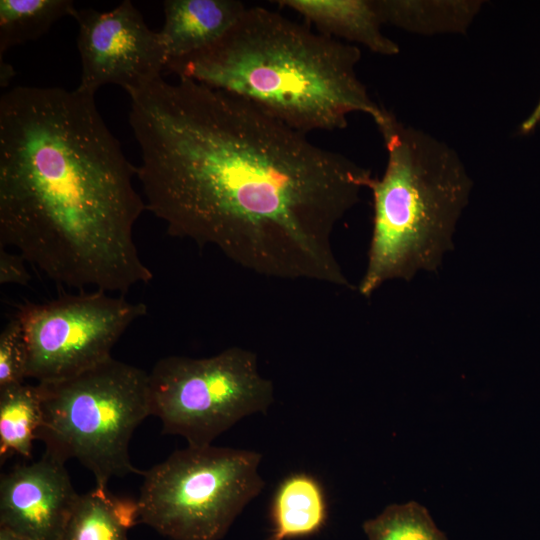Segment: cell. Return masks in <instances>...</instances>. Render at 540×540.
<instances>
[{"label":"cell","instance_id":"cell-8","mask_svg":"<svg viewBox=\"0 0 540 540\" xmlns=\"http://www.w3.org/2000/svg\"><path fill=\"white\" fill-rule=\"evenodd\" d=\"M147 312L144 303L101 290L26 302L16 316L27 343V378L57 381L103 363L124 332Z\"/></svg>","mask_w":540,"mask_h":540},{"label":"cell","instance_id":"cell-21","mask_svg":"<svg viewBox=\"0 0 540 540\" xmlns=\"http://www.w3.org/2000/svg\"><path fill=\"white\" fill-rule=\"evenodd\" d=\"M540 123V98L529 116L522 122L521 133L528 134Z\"/></svg>","mask_w":540,"mask_h":540},{"label":"cell","instance_id":"cell-11","mask_svg":"<svg viewBox=\"0 0 540 540\" xmlns=\"http://www.w3.org/2000/svg\"><path fill=\"white\" fill-rule=\"evenodd\" d=\"M246 8L237 0L164 1V25L158 32L166 50L167 64L215 45L237 23Z\"/></svg>","mask_w":540,"mask_h":540},{"label":"cell","instance_id":"cell-15","mask_svg":"<svg viewBox=\"0 0 540 540\" xmlns=\"http://www.w3.org/2000/svg\"><path fill=\"white\" fill-rule=\"evenodd\" d=\"M383 24L430 35L462 33L478 13L479 1L375 0Z\"/></svg>","mask_w":540,"mask_h":540},{"label":"cell","instance_id":"cell-10","mask_svg":"<svg viewBox=\"0 0 540 540\" xmlns=\"http://www.w3.org/2000/svg\"><path fill=\"white\" fill-rule=\"evenodd\" d=\"M79 494L64 463L45 453L0 479V527L29 540H60Z\"/></svg>","mask_w":540,"mask_h":540},{"label":"cell","instance_id":"cell-6","mask_svg":"<svg viewBox=\"0 0 540 540\" xmlns=\"http://www.w3.org/2000/svg\"><path fill=\"white\" fill-rule=\"evenodd\" d=\"M259 452L190 446L144 472L139 522L171 540H221L264 488Z\"/></svg>","mask_w":540,"mask_h":540},{"label":"cell","instance_id":"cell-23","mask_svg":"<svg viewBox=\"0 0 540 540\" xmlns=\"http://www.w3.org/2000/svg\"><path fill=\"white\" fill-rule=\"evenodd\" d=\"M0 540H29L7 528L0 527Z\"/></svg>","mask_w":540,"mask_h":540},{"label":"cell","instance_id":"cell-1","mask_svg":"<svg viewBox=\"0 0 540 540\" xmlns=\"http://www.w3.org/2000/svg\"><path fill=\"white\" fill-rule=\"evenodd\" d=\"M146 210L267 277L351 287L332 234L373 179L254 103L191 79L128 93Z\"/></svg>","mask_w":540,"mask_h":540},{"label":"cell","instance_id":"cell-4","mask_svg":"<svg viewBox=\"0 0 540 540\" xmlns=\"http://www.w3.org/2000/svg\"><path fill=\"white\" fill-rule=\"evenodd\" d=\"M387 150L373 178V228L358 291L370 297L385 282L434 271L453 248L456 224L469 202L472 180L457 152L391 113L378 127Z\"/></svg>","mask_w":540,"mask_h":540},{"label":"cell","instance_id":"cell-12","mask_svg":"<svg viewBox=\"0 0 540 540\" xmlns=\"http://www.w3.org/2000/svg\"><path fill=\"white\" fill-rule=\"evenodd\" d=\"M280 7L300 14L317 32L363 45L371 52L392 56L398 44L382 32V21L375 0H278Z\"/></svg>","mask_w":540,"mask_h":540},{"label":"cell","instance_id":"cell-13","mask_svg":"<svg viewBox=\"0 0 540 540\" xmlns=\"http://www.w3.org/2000/svg\"><path fill=\"white\" fill-rule=\"evenodd\" d=\"M269 540H292L319 533L328 519L325 490L314 476L296 472L277 486L270 507Z\"/></svg>","mask_w":540,"mask_h":540},{"label":"cell","instance_id":"cell-7","mask_svg":"<svg viewBox=\"0 0 540 540\" xmlns=\"http://www.w3.org/2000/svg\"><path fill=\"white\" fill-rule=\"evenodd\" d=\"M151 415L163 433L206 446L246 416L266 413L274 401L257 356L230 347L207 358L168 356L149 373Z\"/></svg>","mask_w":540,"mask_h":540},{"label":"cell","instance_id":"cell-14","mask_svg":"<svg viewBox=\"0 0 540 540\" xmlns=\"http://www.w3.org/2000/svg\"><path fill=\"white\" fill-rule=\"evenodd\" d=\"M137 523L138 501L96 486L79 495L60 540H129L128 531Z\"/></svg>","mask_w":540,"mask_h":540},{"label":"cell","instance_id":"cell-17","mask_svg":"<svg viewBox=\"0 0 540 540\" xmlns=\"http://www.w3.org/2000/svg\"><path fill=\"white\" fill-rule=\"evenodd\" d=\"M71 0H0V59L10 48L38 39L63 17H74Z\"/></svg>","mask_w":540,"mask_h":540},{"label":"cell","instance_id":"cell-18","mask_svg":"<svg viewBox=\"0 0 540 540\" xmlns=\"http://www.w3.org/2000/svg\"><path fill=\"white\" fill-rule=\"evenodd\" d=\"M362 528L368 540H448L428 510L415 501L388 505Z\"/></svg>","mask_w":540,"mask_h":540},{"label":"cell","instance_id":"cell-2","mask_svg":"<svg viewBox=\"0 0 540 540\" xmlns=\"http://www.w3.org/2000/svg\"><path fill=\"white\" fill-rule=\"evenodd\" d=\"M94 96L24 85L1 96L0 246L57 284L125 293L153 279L133 236L146 204Z\"/></svg>","mask_w":540,"mask_h":540},{"label":"cell","instance_id":"cell-19","mask_svg":"<svg viewBox=\"0 0 540 540\" xmlns=\"http://www.w3.org/2000/svg\"><path fill=\"white\" fill-rule=\"evenodd\" d=\"M28 349L21 322L15 315L0 334V388L24 383Z\"/></svg>","mask_w":540,"mask_h":540},{"label":"cell","instance_id":"cell-20","mask_svg":"<svg viewBox=\"0 0 540 540\" xmlns=\"http://www.w3.org/2000/svg\"><path fill=\"white\" fill-rule=\"evenodd\" d=\"M25 258L19 253H11L0 246V284L27 286L31 276Z\"/></svg>","mask_w":540,"mask_h":540},{"label":"cell","instance_id":"cell-9","mask_svg":"<svg viewBox=\"0 0 540 540\" xmlns=\"http://www.w3.org/2000/svg\"><path fill=\"white\" fill-rule=\"evenodd\" d=\"M73 18L79 27L80 91L95 95L114 84L129 93L162 77L168 62L164 44L131 1L109 11L77 9Z\"/></svg>","mask_w":540,"mask_h":540},{"label":"cell","instance_id":"cell-3","mask_svg":"<svg viewBox=\"0 0 540 540\" xmlns=\"http://www.w3.org/2000/svg\"><path fill=\"white\" fill-rule=\"evenodd\" d=\"M360 58L356 45L254 6L215 45L168 63L164 72L244 98L308 135L343 129L355 112L377 127L386 121L390 112L357 75Z\"/></svg>","mask_w":540,"mask_h":540},{"label":"cell","instance_id":"cell-16","mask_svg":"<svg viewBox=\"0 0 540 540\" xmlns=\"http://www.w3.org/2000/svg\"><path fill=\"white\" fill-rule=\"evenodd\" d=\"M42 420L36 385L0 388V464L14 455L31 458L33 440Z\"/></svg>","mask_w":540,"mask_h":540},{"label":"cell","instance_id":"cell-22","mask_svg":"<svg viewBox=\"0 0 540 540\" xmlns=\"http://www.w3.org/2000/svg\"><path fill=\"white\" fill-rule=\"evenodd\" d=\"M13 75L14 71L12 66L5 62H0V83L2 87L8 85Z\"/></svg>","mask_w":540,"mask_h":540},{"label":"cell","instance_id":"cell-5","mask_svg":"<svg viewBox=\"0 0 540 540\" xmlns=\"http://www.w3.org/2000/svg\"><path fill=\"white\" fill-rule=\"evenodd\" d=\"M42 420L36 439L45 453L65 463L77 459L96 486L131 473L135 429L151 415L149 373L111 357L70 378L36 384Z\"/></svg>","mask_w":540,"mask_h":540}]
</instances>
